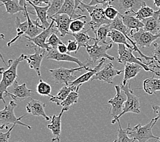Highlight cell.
Wrapping results in <instances>:
<instances>
[{
	"label": "cell",
	"instance_id": "cell-1",
	"mask_svg": "<svg viewBox=\"0 0 160 142\" xmlns=\"http://www.w3.org/2000/svg\"><path fill=\"white\" fill-rule=\"evenodd\" d=\"M24 54H21L18 58L15 60H8V68L4 70V68H1V74L2 79L0 83V98L3 103L6 105L4 97H8L9 92L8 88L12 86L16 82L17 78V68L21 62L25 60Z\"/></svg>",
	"mask_w": 160,
	"mask_h": 142
},
{
	"label": "cell",
	"instance_id": "cell-2",
	"mask_svg": "<svg viewBox=\"0 0 160 142\" xmlns=\"http://www.w3.org/2000/svg\"><path fill=\"white\" fill-rule=\"evenodd\" d=\"M104 6L103 5L89 6L82 2L78 8V10L82 12H85V10L88 12L91 18V20L88 25H89V29H92L93 32L103 25L111 24L112 21L109 20L106 17Z\"/></svg>",
	"mask_w": 160,
	"mask_h": 142
},
{
	"label": "cell",
	"instance_id": "cell-3",
	"mask_svg": "<svg viewBox=\"0 0 160 142\" xmlns=\"http://www.w3.org/2000/svg\"><path fill=\"white\" fill-rule=\"evenodd\" d=\"M156 122H157L153 118L150 122L144 126L138 124L132 128L130 127V124H128L126 129L128 135L132 139H134L135 141H137L138 142H147L148 140L151 139H155L160 141V137H156L152 133V129Z\"/></svg>",
	"mask_w": 160,
	"mask_h": 142
},
{
	"label": "cell",
	"instance_id": "cell-4",
	"mask_svg": "<svg viewBox=\"0 0 160 142\" xmlns=\"http://www.w3.org/2000/svg\"><path fill=\"white\" fill-rule=\"evenodd\" d=\"M89 64H87L84 66H79L75 68H66L60 67L55 69H51L49 71L52 79L55 82L58 83H64L66 85H69L70 83L74 82L78 77L75 75L76 72H81L83 69L89 71L90 70Z\"/></svg>",
	"mask_w": 160,
	"mask_h": 142
},
{
	"label": "cell",
	"instance_id": "cell-5",
	"mask_svg": "<svg viewBox=\"0 0 160 142\" xmlns=\"http://www.w3.org/2000/svg\"><path fill=\"white\" fill-rule=\"evenodd\" d=\"M93 41L94 42L93 45H87L85 47L87 53L89 55L90 60L88 61L91 64V66L92 65L93 66L96 62L100 61L102 59H108L110 61L115 60V57L108 55L107 53L108 50L111 49L112 47L111 42L108 43L107 44L100 45L98 41L95 38H93Z\"/></svg>",
	"mask_w": 160,
	"mask_h": 142
},
{
	"label": "cell",
	"instance_id": "cell-6",
	"mask_svg": "<svg viewBox=\"0 0 160 142\" xmlns=\"http://www.w3.org/2000/svg\"><path fill=\"white\" fill-rule=\"evenodd\" d=\"M121 90L125 94L127 97V101L124 103L123 109L122 113L115 119H112L111 123L113 124L119 120V118L123 116L124 114L127 113H140V104L139 101V98L138 97L133 93V91L130 87V83L128 82L125 85L120 86Z\"/></svg>",
	"mask_w": 160,
	"mask_h": 142
},
{
	"label": "cell",
	"instance_id": "cell-7",
	"mask_svg": "<svg viewBox=\"0 0 160 142\" xmlns=\"http://www.w3.org/2000/svg\"><path fill=\"white\" fill-rule=\"evenodd\" d=\"M133 51H134V49H133L128 48L124 45L118 44V55H118L117 58L118 62L121 64H123L124 65L126 63L139 64L140 66L144 68V70L145 71L152 72L156 75L160 76L159 72L155 71L154 69L151 68L145 62H143L142 59L135 57L133 55Z\"/></svg>",
	"mask_w": 160,
	"mask_h": 142
},
{
	"label": "cell",
	"instance_id": "cell-8",
	"mask_svg": "<svg viewBox=\"0 0 160 142\" xmlns=\"http://www.w3.org/2000/svg\"><path fill=\"white\" fill-rule=\"evenodd\" d=\"M17 104L14 101H10L8 105H5V108L0 111V128L2 129H8V125L10 124H19L28 127L29 129H32V126L28 124L22 123L21 121L25 115H23L19 118H17L14 114V109L16 108Z\"/></svg>",
	"mask_w": 160,
	"mask_h": 142
},
{
	"label": "cell",
	"instance_id": "cell-9",
	"mask_svg": "<svg viewBox=\"0 0 160 142\" xmlns=\"http://www.w3.org/2000/svg\"><path fill=\"white\" fill-rule=\"evenodd\" d=\"M130 38L134 40L138 47L143 49L149 47L155 40L160 38V33L153 34L142 28L135 32L132 31Z\"/></svg>",
	"mask_w": 160,
	"mask_h": 142
},
{
	"label": "cell",
	"instance_id": "cell-10",
	"mask_svg": "<svg viewBox=\"0 0 160 142\" xmlns=\"http://www.w3.org/2000/svg\"><path fill=\"white\" fill-rule=\"evenodd\" d=\"M116 95L115 97L110 99L108 103L111 106V108L109 111V113L111 115L112 119L117 118L122 113L123 109L124 103L127 101V97L125 94L122 92L120 86H115Z\"/></svg>",
	"mask_w": 160,
	"mask_h": 142
},
{
	"label": "cell",
	"instance_id": "cell-11",
	"mask_svg": "<svg viewBox=\"0 0 160 142\" xmlns=\"http://www.w3.org/2000/svg\"><path fill=\"white\" fill-rule=\"evenodd\" d=\"M32 47L34 49V53L29 55H25V60L29 64L30 68L33 69L36 72V73L38 76H41L40 72V66L42 61L44 59L45 56L46 52L47 51L46 49H42L38 46L32 44Z\"/></svg>",
	"mask_w": 160,
	"mask_h": 142
},
{
	"label": "cell",
	"instance_id": "cell-12",
	"mask_svg": "<svg viewBox=\"0 0 160 142\" xmlns=\"http://www.w3.org/2000/svg\"><path fill=\"white\" fill-rule=\"evenodd\" d=\"M49 18L55 23L56 25L54 27L58 30L59 35L62 37H64L66 34H70V26L72 22L75 21L76 19H81L72 18L66 14H55L54 16L49 17Z\"/></svg>",
	"mask_w": 160,
	"mask_h": 142
},
{
	"label": "cell",
	"instance_id": "cell-13",
	"mask_svg": "<svg viewBox=\"0 0 160 142\" xmlns=\"http://www.w3.org/2000/svg\"><path fill=\"white\" fill-rule=\"evenodd\" d=\"M54 24H55V22L52 21V22L51 23L50 26H49L47 29H44L42 32L40 34H38V35L36 37L29 38V37L25 36H24L25 38H27V39H28V40L29 42H30V43H32L33 45H35L42 49H46L48 51V50L51 49V47H49L48 44L47 43V40L48 38V37L50 36L53 33H57L58 34V30H57L54 27Z\"/></svg>",
	"mask_w": 160,
	"mask_h": 142
},
{
	"label": "cell",
	"instance_id": "cell-14",
	"mask_svg": "<svg viewBox=\"0 0 160 142\" xmlns=\"http://www.w3.org/2000/svg\"><path fill=\"white\" fill-rule=\"evenodd\" d=\"M124 72V71L117 70L114 67L112 63L106 64L105 66L100 69V71L98 72L95 75L91 81L94 80H100L102 82L108 83L110 84H112V80L116 76L121 75Z\"/></svg>",
	"mask_w": 160,
	"mask_h": 142
},
{
	"label": "cell",
	"instance_id": "cell-15",
	"mask_svg": "<svg viewBox=\"0 0 160 142\" xmlns=\"http://www.w3.org/2000/svg\"><path fill=\"white\" fill-rule=\"evenodd\" d=\"M12 87V91H8V97H10L13 100H18L20 101L29 98L33 92L32 90H30L27 87L26 83L18 84L17 81L14 83Z\"/></svg>",
	"mask_w": 160,
	"mask_h": 142
},
{
	"label": "cell",
	"instance_id": "cell-16",
	"mask_svg": "<svg viewBox=\"0 0 160 142\" xmlns=\"http://www.w3.org/2000/svg\"><path fill=\"white\" fill-rule=\"evenodd\" d=\"M46 57L48 60H53L55 61H59V62H74L77 64L79 66H85V64H84L77 57L72 56L69 53H60L58 51V49L52 48L48 50Z\"/></svg>",
	"mask_w": 160,
	"mask_h": 142
},
{
	"label": "cell",
	"instance_id": "cell-17",
	"mask_svg": "<svg viewBox=\"0 0 160 142\" xmlns=\"http://www.w3.org/2000/svg\"><path fill=\"white\" fill-rule=\"evenodd\" d=\"M135 11H128L125 12L124 14H121L122 20L124 25L127 27L128 29L130 31L136 30L138 31L140 29L144 28V24L142 21L135 16Z\"/></svg>",
	"mask_w": 160,
	"mask_h": 142
},
{
	"label": "cell",
	"instance_id": "cell-18",
	"mask_svg": "<svg viewBox=\"0 0 160 142\" xmlns=\"http://www.w3.org/2000/svg\"><path fill=\"white\" fill-rule=\"evenodd\" d=\"M45 104L38 100L32 99L30 100L26 106V109L28 113H30L33 116H42L46 120L48 121L50 117H48L45 113Z\"/></svg>",
	"mask_w": 160,
	"mask_h": 142
},
{
	"label": "cell",
	"instance_id": "cell-19",
	"mask_svg": "<svg viewBox=\"0 0 160 142\" xmlns=\"http://www.w3.org/2000/svg\"><path fill=\"white\" fill-rule=\"evenodd\" d=\"M105 60L106 59H102L100 61H99V63L97 66H94L93 68H90V70L88 72H87L85 74L80 76L79 77H78L77 79L74 80V82L70 83L69 85L77 86V87L81 86L82 84L89 82V80H91V79L93 78V76L96 75L98 72L100 71L103 64H104V63L105 62Z\"/></svg>",
	"mask_w": 160,
	"mask_h": 142
},
{
	"label": "cell",
	"instance_id": "cell-20",
	"mask_svg": "<svg viewBox=\"0 0 160 142\" xmlns=\"http://www.w3.org/2000/svg\"><path fill=\"white\" fill-rule=\"evenodd\" d=\"M160 9L155 11L153 17L142 20L144 24V29L146 31L149 32L153 34H158L160 31V21H159Z\"/></svg>",
	"mask_w": 160,
	"mask_h": 142
},
{
	"label": "cell",
	"instance_id": "cell-21",
	"mask_svg": "<svg viewBox=\"0 0 160 142\" xmlns=\"http://www.w3.org/2000/svg\"><path fill=\"white\" fill-rule=\"evenodd\" d=\"M27 2L29 3L31 5L34 10L36 11V15L38 17V19L41 23V25H42L44 29H47L49 26H50L51 24H49L48 22V10L49 8V5H47V6H39L33 4V2L30 0H27Z\"/></svg>",
	"mask_w": 160,
	"mask_h": 142
},
{
	"label": "cell",
	"instance_id": "cell-22",
	"mask_svg": "<svg viewBox=\"0 0 160 142\" xmlns=\"http://www.w3.org/2000/svg\"><path fill=\"white\" fill-rule=\"evenodd\" d=\"M80 87L81 86L77 87L71 85H65L59 90L58 94L52 96L50 98V101L52 103H55L58 105H61V103L67 98L72 92L79 90Z\"/></svg>",
	"mask_w": 160,
	"mask_h": 142
},
{
	"label": "cell",
	"instance_id": "cell-23",
	"mask_svg": "<svg viewBox=\"0 0 160 142\" xmlns=\"http://www.w3.org/2000/svg\"><path fill=\"white\" fill-rule=\"evenodd\" d=\"M66 14L72 18H87L85 15H81L76 13L74 0H65L63 4L56 14Z\"/></svg>",
	"mask_w": 160,
	"mask_h": 142
},
{
	"label": "cell",
	"instance_id": "cell-24",
	"mask_svg": "<svg viewBox=\"0 0 160 142\" xmlns=\"http://www.w3.org/2000/svg\"><path fill=\"white\" fill-rule=\"evenodd\" d=\"M124 70V77L123 79V85H125L129 80L135 78L139 72L144 69L139 64H132V63H126L125 65Z\"/></svg>",
	"mask_w": 160,
	"mask_h": 142
},
{
	"label": "cell",
	"instance_id": "cell-25",
	"mask_svg": "<svg viewBox=\"0 0 160 142\" xmlns=\"http://www.w3.org/2000/svg\"><path fill=\"white\" fill-rule=\"evenodd\" d=\"M145 3L143 0H119V7L124 13L128 11L137 12Z\"/></svg>",
	"mask_w": 160,
	"mask_h": 142
},
{
	"label": "cell",
	"instance_id": "cell-26",
	"mask_svg": "<svg viewBox=\"0 0 160 142\" xmlns=\"http://www.w3.org/2000/svg\"><path fill=\"white\" fill-rule=\"evenodd\" d=\"M24 16L27 18V20L28 21V31L26 32L25 36L29 38H34L40 34V29H44V28L41 24L38 23V19H36L35 21L32 20L29 16V13H25Z\"/></svg>",
	"mask_w": 160,
	"mask_h": 142
},
{
	"label": "cell",
	"instance_id": "cell-27",
	"mask_svg": "<svg viewBox=\"0 0 160 142\" xmlns=\"http://www.w3.org/2000/svg\"><path fill=\"white\" fill-rule=\"evenodd\" d=\"M64 111L62 109L58 116L53 115L51 118V122L47 125L48 129L52 131L53 137H60L62 133V117Z\"/></svg>",
	"mask_w": 160,
	"mask_h": 142
},
{
	"label": "cell",
	"instance_id": "cell-28",
	"mask_svg": "<svg viewBox=\"0 0 160 142\" xmlns=\"http://www.w3.org/2000/svg\"><path fill=\"white\" fill-rule=\"evenodd\" d=\"M2 2V5L6 7V13L11 15L22 12L25 13V8L19 4L18 0H0Z\"/></svg>",
	"mask_w": 160,
	"mask_h": 142
},
{
	"label": "cell",
	"instance_id": "cell-29",
	"mask_svg": "<svg viewBox=\"0 0 160 142\" xmlns=\"http://www.w3.org/2000/svg\"><path fill=\"white\" fill-rule=\"evenodd\" d=\"M143 90L148 94H153L156 92L160 90V79H147L143 82Z\"/></svg>",
	"mask_w": 160,
	"mask_h": 142
},
{
	"label": "cell",
	"instance_id": "cell-30",
	"mask_svg": "<svg viewBox=\"0 0 160 142\" xmlns=\"http://www.w3.org/2000/svg\"><path fill=\"white\" fill-rule=\"evenodd\" d=\"M15 24H16V29H17V35L7 43L8 47H10L11 45L14 43L15 42H16L18 39V38H19L22 35H23V34H25L26 32L28 31V26H29L28 20L25 21L23 23H22L21 21V18L18 17H17Z\"/></svg>",
	"mask_w": 160,
	"mask_h": 142
},
{
	"label": "cell",
	"instance_id": "cell-31",
	"mask_svg": "<svg viewBox=\"0 0 160 142\" xmlns=\"http://www.w3.org/2000/svg\"><path fill=\"white\" fill-rule=\"evenodd\" d=\"M110 25V24L103 25L93 32L95 34V36H96L95 38L98 41L100 45L108 43L106 42V39L108 37L109 33L111 31Z\"/></svg>",
	"mask_w": 160,
	"mask_h": 142
},
{
	"label": "cell",
	"instance_id": "cell-32",
	"mask_svg": "<svg viewBox=\"0 0 160 142\" xmlns=\"http://www.w3.org/2000/svg\"><path fill=\"white\" fill-rule=\"evenodd\" d=\"M108 37H110V40H111L112 43H116V44H122L126 46L128 48L133 49L132 45L128 44L127 42V38L123 33L118 31L116 29H111V31L108 34Z\"/></svg>",
	"mask_w": 160,
	"mask_h": 142
},
{
	"label": "cell",
	"instance_id": "cell-33",
	"mask_svg": "<svg viewBox=\"0 0 160 142\" xmlns=\"http://www.w3.org/2000/svg\"><path fill=\"white\" fill-rule=\"evenodd\" d=\"M91 29L86 30L85 32H81L79 33H72L70 32L69 34L72 35L75 38V40L77 42L78 45V50L82 47H85L87 45H89V41L93 40V38H90L87 32H88Z\"/></svg>",
	"mask_w": 160,
	"mask_h": 142
},
{
	"label": "cell",
	"instance_id": "cell-34",
	"mask_svg": "<svg viewBox=\"0 0 160 142\" xmlns=\"http://www.w3.org/2000/svg\"><path fill=\"white\" fill-rule=\"evenodd\" d=\"M78 90L73 91L69 94L67 98L61 103L60 106H62V109L65 111H67L70 109V107L73 105L78 101Z\"/></svg>",
	"mask_w": 160,
	"mask_h": 142
},
{
	"label": "cell",
	"instance_id": "cell-35",
	"mask_svg": "<svg viewBox=\"0 0 160 142\" xmlns=\"http://www.w3.org/2000/svg\"><path fill=\"white\" fill-rule=\"evenodd\" d=\"M155 11H154L153 8H151L149 6H148L145 3V4H144L138 11H137V12H135L134 14L137 18L142 21L143 19L153 17L155 14Z\"/></svg>",
	"mask_w": 160,
	"mask_h": 142
},
{
	"label": "cell",
	"instance_id": "cell-36",
	"mask_svg": "<svg viewBox=\"0 0 160 142\" xmlns=\"http://www.w3.org/2000/svg\"><path fill=\"white\" fill-rule=\"evenodd\" d=\"M37 93L42 96H47L51 98L52 95L51 93V86L47 82H44L42 79H40L36 87Z\"/></svg>",
	"mask_w": 160,
	"mask_h": 142
},
{
	"label": "cell",
	"instance_id": "cell-37",
	"mask_svg": "<svg viewBox=\"0 0 160 142\" xmlns=\"http://www.w3.org/2000/svg\"><path fill=\"white\" fill-rule=\"evenodd\" d=\"M65 0H51L48 10V17H51L58 13L63 4Z\"/></svg>",
	"mask_w": 160,
	"mask_h": 142
},
{
	"label": "cell",
	"instance_id": "cell-38",
	"mask_svg": "<svg viewBox=\"0 0 160 142\" xmlns=\"http://www.w3.org/2000/svg\"><path fill=\"white\" fill-rule=\"evenodd\" d=\"M117 123L119 124V129H118L117 137L114 142H134V139H132L128 135L126 129H123L121 127L119 120L117 121Z\"/></svg>",
	"mask_w": 160,
	"mask_h": 142
},
{
	"label": "cell",
	"instance_id": "cell-39",
	"mask_svg": "<svg viewBox=\"0 0 160 142\" xmlns=\"http://www.w3.org/2000/svg\"><path fill=\"white\" fill-rule=\"evenodd\" d=\"M47 43L48 45L52 49H58V47L59 45L61 44H63V43L62 41V40L58 37V34L53 33L51 35L48 37V38L47 40Z\"/></svg>",
	"mask_w": 160,
	"mask_h": 142
},
{
	"label": "cell",
	"instance_id": "cell-40",
	"mask_svg": "<svg viewBox=\"0 0 160 142\" xmlns=\"http://www.w3.org/2000/svg\"><path fill=\"white\" fill-rule=\"evenodd\" d=\"M85 21H81L80 19H76L75 21L72 22L70 26V31L72 33H79L84 29L86 24Z\"/></svg>",
	"mask_w": 160,
	"mask_h": 142
},
{
	"label": "cell",
	"instance_id": "cell-41",
	"mask_svg": "<svg viewBox=\"0 0 160 142\" xmlns=\"http://www.w3.org/2000/svg\"><path fill=\"white\" fill-rule=\"evenodd\" d=\"M104 13H105L106 18H108L110 21L114 20V19H115L118 15L120 14L119 11L116 9V8L115 6H112L111 4L108 5L106 7Z\"/></svg>",
	"mask_w": 160,
	"mask_h": 142
},
{
	"label": "cell",
	"instance_id": "cell-42",
	"mask_svg": "<svg viewBox=\"0 0 160 142\" xmlns=\"http://www.w3.org/2000/svg\"><path fill=\"white\" fill-rule=\"evenodd\" d=\"M67 47H68V53L71 52H74L75 53H77L78 51V45L77 42L76 40H68Z\"/></svg>",
	"mask_w": 160,
	"mask_h": 142
},
{
	"label": "cell",
	"instance_id": "cell-43",
	"mask_svg": "<svg viewBox=\"0 0 160 142\" xmlns=\"http://www.w3.org/2000/svg\"><path fill=\"white\" fill-rule=\"evenodd\" d=\"M153 46H154V51L153 52V57H154L156 62L158 63V65L160 66V43H155L153 44Z\"/></svg>",
	"mask_w": 160,
	"mask_h": 142
},
{
	"label": "cell",
	"instance_id": "cell-44",
	"mask_svg": "<svg viewBox=\"0 0 160 142\" xmlns=\"http://www.w3.org/2000/svg\"><path fill=\"white\" fill-rule=\"evenodd\" d=\"M114 2V0H91L89 5V6H97V5H103L107 6L108 5L111 4Z\"/></svg>",
	"mask_w": 160,
	"mask_h": 142
},
{
	"label": "cell",
	"instance_id": "cell-45",
	"mask_svg": "<svg viewBox=\"0 0 160 142\" xmlns=\"http://www.w3.org/2000/svg\"><path fill=\"white\" fill-rule=\"evenodd\" d=\"M16 124H12V127H11L8 131L5 133H3L2 132L0 133V142H8L9 139L10 137V134L13 129L14 128V126Z\"/></svg>",
	"mask_w": 160,
	"mask_h": 142
},
{
	"label": "cell",
	"instance_id": "cell-46",
	"mask_svg": "<svg viewBox=\"0 0 160 142\" xmlns=\"http://www.w3.org/2000/svg\"><path fill=\"white\" fill-rule=\"evenodd\" d=\"M152 108H153L154 112L155 113H157V115H158L157 117L154 118L155 121L158 122V120L160 119V105H153V106H152Z\"/></svg>",
	"mask_w": 160,
	"mask_h": 142
},
{
	"label": "cell",
	"instance_id": "cell-47",
	"mask_svg": "<svg viewBox=\"0 0 160 142\" xmlns=\"http://www.w3.org/2000/svg\"><path fill=\"white\" fill-rule=\"evenodd\" d=\"M33 4L36 6H41L42 3H45L47 5H50L51 0H33L32 2Z\"/></svg>",
	"mask_w": 160,
	"mask_h": 142
},
{
	"label": "cell",
	"instance_id": "cell-48",
	"mask_svg": "<svg viewBox=\"0 0 160 142\" xmlns=\"http://www.w3.org/2000/svg\"><path fill=\"white\" fill-rule=\"evenodd\" d=\"M58 51L60 53H68L67 46L64 43L61 44L59 45V47H58Z\"/></svg>",
	"mask_w": 160,
	"mask_h": 142
},
{
	"label": "cell",
	"instance_id": "cell-49",
	"mask_svg": "<svg viewBox=\"0 0 160 142\" xmlns=\"http://www.w3.org/2000/svg\"><path fill=\"white\" fill-rule=\"evenodd\" d=\"M83 0H74L75 2V10H78V8L81 5V3H82V2Z\"/></svg>",
	"mask_w": 160,
	"mask_h": 142
},
{
	"label": "cell",
	"instance_id": "cell-50",
	"mask_svg": "<svg viewBox=\"0 0 160 142\" xmlns=\"http://www.w3.org/2000/svg\"><path fill=\"white\" fill-rule=\"evenodd\" d=\"M18 2H19V4L22 7L25 8L28 6V4H27V0H18Z\"/></svg>",
	"mask_w": 160,
	"mask_h": 142
},
{
	"label": "cell",
	"instance_id": "cell-51",
	"mask_svg": "<svg viewBox=\"0 0 160 142\" xmlns=\"http://www.w3.org/2000/svg\"><path fill=\"white\" fill-rule=\"evenodd\" d=\"M153 2H154V4L156 7L159 8H160V0H153Z\"/></svg>",
	"mask_w": 160,
	"mask_h": 142
},
{
	"label": "cell",
	"instance_id": "cell-52",
	"mask_svg": "<svg viewBox=\"0 0 160 142\" xmlns=\"http://www.w3.org/2000/svg\"><path fill=\"white\" fill-rule=\"evenodd\" d=\"M51 142H60V137H53Z\"/></svg>",
	"mask_w": 160,
	"mask_h": 142
},
{
	"label": "cell",
	"instance_id": "cell-53",
	"mask_svg": "<svg viewBox=\"0 0 160 142\" xmlns=\"http://www.w3.org/2000/svg\"><path fill=\"white\" fill-rule=\"evenodd\" d=\"M156 68H159V70H160V66H159V65H158V66H156Z\"/></svg>",
	"mask_w": 160,
	"mask_h": 142
},
{
	"label": "cell",
	"instance_id": "cell-54",
	"mask_svg": "<svg viewBox=\"0 0 160 142\" xmlns=\"http://www.w3.org/2000/svg\"><path fill=\"white\" fill-rule=\"evenodd\" d=\"M160 9V8H159ZM159 21H160V14H159Z\"/></svg>",
	"mask_w": 160,
	"mask_h": 142
},
{
	"label": "cell",
	"instance_id": "cell-55",
	"mask_svg": "<svg viewBox=\"0 0 160 142\" xmlns=\"http://www.w3.org/2000/svg\"><path fill=\"white\" fill-rule=\"evenodd\" d=\"M152 142H158V141H152Z\"/></svg>",
	"mask_w": 160,
	"mask_h": 142
}]
</instances>
